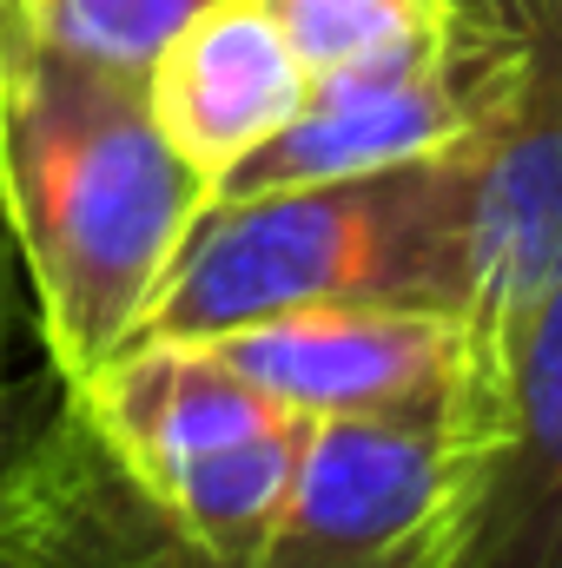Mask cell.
I'll return each instance as SVG.
<instances>
[{"mask_svg": "<svg viewBox=\"0 0 562 568\" xmlns=\"http://www.w3.org/2000/svg\"><path fill=\"white\" fill-rule=\"evenodd\" d=\"M510 73H516L510 27L483 0H456V13L436 33H418L378 60L311 80L298 120L272 145H259L212 199L324 185V179L463 152L496 133Z\"/></svg>", "mask_w": 562, "mask_h": 568, "instance_id": "277c9868", "label": "cell"}, {"mask_svg": "<svg viewBox=\"0 0 562 568\" xmlns=\"http://www.w3.org/2000/svg\"><path fill=\"white\" fill-rule=\"evenodd\" d=\"M470 476L450 568H562V284L543 291L463 410Z\"/></svg>", "mask_w": 562, "mask_h": 568, "instance_id": "8992f818", "label": "cell"}, {"mask_svg": "<svg viewBox=\"0 0 562 568\" xmlns=\"http://www.w3.org/2000/svg\"><path fill=\"white\" fill-rule=\"evenodd\" d=\"M7 449H13V443H7ZM0 568H27L20 542H13V529H7V516H0Z\"/></svg>", "mask_w": 562, "mask_h": 568, "instance_id": "8fae6325", "label": "cell"}, {"mask_svg": "<svg viewBox=\"0 0 562 568\" xmlns=\"http://www.w3.org/2000/svg\"><path fill=\"white\" fill-rule=\"evenodd\" d=\"M205 7L212 0H7V13L33 40L100 60V67H120V73H145L159 60V47Z\"/></svg>", "mask_w": 562, "mask_h": 568, "instance_id": "9c48e42d", "label": "cell"}, {"mask_svg": "<svg viewBox=\"0 0 562 568\" xmlns=\"http://www.w3.org/2000/svg\"><path fill=\"white\" fill-rule=\"evenodd\" d=\"M60 390L192 556L219 568L252 556L291 489L311 417L185 337H133Z\"/></svg>", "mask_w": 562, "mask_h": 568, "instance_id": "3957f363", "label": "cell"}, {"mask_svg": "<svg viewBox=\"0 0 562 568\" xmlns=\"http://www.w3.org/2000/svg\"><path fill=\"white\" fill-rule=\"evenodd\" d=\"M304 93L311 73L259 0H212L145 67V106L159 133L212 192L298 120Z\"/></svg>", "mask_w": 562, "mask_h": 568, "instance_id": "52a82bcc", "label": "cell"}, {"mask_svg": "<svg viewBox=\"0 0 562 568\" xmlns=\"http://www.w3.org/2000/svg\"><path fill=\"white\" fill-rule=\"evenodd\" d=\"M7 331H13V239H7V212H0V456H7V443H13L20 429L33 424V410L60 390L53 371H47V384H40L33 397L7 384Z\"/></svg>", "mask_w": 562, "mask_h": 568, "instance_id": "30bf717a", "label": "cell"}, {"mask_svg": "<svg viewBox=\"0 0 562 568\" xmlns=\"http://www.w3.org/2000/svg\"><path fill=\"white\" fill-rule=\"evenodd\" d=\"M0 7H7V0H0Z\"/></svg>", "mask_w": 562, "mask_h": 568, "instance_id": "7c38bea8", "label": "cell"}, {"mask_svg": "<svg viewBox=\"0 0 562 568\" xmlns=\"http://www.w3.org/2000/svg\"><path fill=\"white\" fill-rule=\"evenodd\" d=\"M199 344L298 417H456L470 384V337L443 304H291Z\"/></svg>", "mask_w": 562, "mask_h": 568, "instance_id": "5b68a950", "label": "cell"}, {"mask_svg": "<svg viewBox=\"0 0 562 568\" xmlns=\"http://www.w3.org/2000/svg\"><path fill=\"white\" fill-rule=\"evenodd\" d=\"M212 185L165 145L145 73L33 40L0 7V212L53 384L133 344Z\"/></svg>", "mask_w": 562, "mask_h": 568, "instance_id": "6da1fadb", "label": "cell"}, {"mask_svg": "<svg viewBox=\"0 0 562 568\" xmlns=\"http://www.w3.org/2000/svg\"><path fill=\"white\" fill-rule=\"evenodd\" d=\"M311 80L378 60L418 33H436L456 0H259Z\"/></svg>", "mask_w": 562, "mask_h": 568, "instance_id": "ba28073f", "label": "cell"}, {"mask_svg": "<svg viewBox=\"0 0 562 568\" xmlns=\"http://www.w3.org/2000/svg\"><path fill=\"white\" fill-rule=\"evenodd\" d=\"M476 152L483 140L358 179L212 199L159 284L140 337L199 344L291 304L338 297L443 304L463 317Z\"/></svg>", "mask_w": 562, "mask_h": 568, "instance_id": "7a4b0ae2", "label": "cell"}]
</instances>
